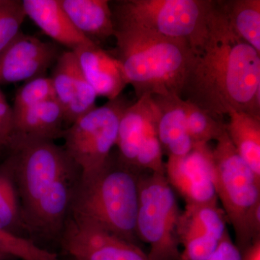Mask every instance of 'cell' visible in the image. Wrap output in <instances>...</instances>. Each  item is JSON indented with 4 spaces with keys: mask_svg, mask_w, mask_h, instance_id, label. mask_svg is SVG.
<instances>
[{
    "mask_svg": "<svg viewBox=\"0 0 260 260\" xmlns=\"http://www.w3.org/2000/svg\"><path fill=\"white\" fill-rule=\"evenodd\" d=\"M181 98L222 121L231 110L260 116V54L234 32L218 0L192 49Z\"/></svg>",
    "mask_w": 260,
    "mask_h": 260,
    "instance_id": "cell-1",
    "label": "cell"
},
{
    "mask_svg": "<svg viewBox=\"0 0 260 260\" xmlns=\"http://www.w3.org/2000/svg\"><path fill=\"white\" fill-rule=\"evenodd\" d=\"M8 152L29 237L60 239L81 177L79 167L51 140H15Z\"/></svg>",
    "mask_w": 260,
    "mask_h": 260,
    "instance_id": "cell-2",
    "label": "cell"
},
{
    "mask_svg": "<svg viewBox=\"0 0 260 260\" xmlns=\"http://www.w3.org/2000/svg\"><path fill=\"white\" fill-rule=\"evenodd\" d=\"M116 49L126 84L137 99L149 95L181 97L192 50L184 41L132 27L115 26Z\"/></svg>",
    "mask_w": 260,
    "mask_h": 260,
    "instance_id": "cell-3",
    "label": "cell"
},
{
    "mask_svg": "<svg viewBox=\"0 0 260 260\" xmlns=\"http://www.w3.org/2000/svg\"><path fill=\"white\" fill-rule=\"evenodd\" d=\"M140 174L111 156L100 170L80 177L70 216L136 244Z\"/></svg>",
    "mask_w": 260,
    "mask_h": 260,
    "instance_id": "cell-4",
    "label": "cell"
},
{
    "mask_svg": "<svg viewBox=\"0 0 260 260\" xmlns=\"http://www.w3.org/2000/svg\"><path fill=\"white\" fill-rule=\"evenodd\" d=\"M213 3V0H121L111 8L114 27H132L184 41L192 50L204 37Z\"/></svg>",
    "mask_w": 260,
    "mask_h": 260,
    "instance_id": "cell-5",
    "label": "cell"
},
{
    "mask_svg": "<svg viewBox=\"0 0 260 260\" xmlns=\"http://www.w3.org/2000/svg\"><path fill=\"white\" fill-rule=\"evenodd\" d=\"M136 220L138 239L150 246V260H179L177 225L181 211L165 174L140 173Z\"/></svg>",
    "mask_w": 260,
    "mask_h": 260,
    "instance_id": "cell-6",
    "label": "cell"
},
{
    "mask_svg": "<svg viewBox=\"0 0 260 260\" xmlns=\"http://www.w3.org/2000/svg\"><path fill=\"white\" fill-rule=\"evenodd\" d=\"M216 143L212 148L215 191L241 251L249 245L246 225L251 212L260 204V178L241 158L226 131Z\"/></svg>",
    "mask_w": 260,
    "mask_h": 260,
    "instance_id": "cell-7",
    "label": "cell"
},
{
    "mask_svg": "<svg viewBox=\"0 0 260 260\" xmlns=\"http://www.w3.org/2000/svg\"><path fill=\"white\" fill-rule=\"evenodd\" d=\"M132 103L122 94L82 116L64 130V148L77 164L81 177L98 172L117 143L119 123Z\"/></svg>",
    "mask_w": 260,
    "mask_h": 260,
    "instance_id": "cell-8",
    "label": "cell"
},
{
    "mask_svg": "<svg viewBox=\"0 0 260 260\" xmlns=\"http://www.w3.org/2000/svg\"><path fill=\"white\" fill-rule=\"evenodd\" d=\"M118 160L136 172L165 174L152 97L145 95L126 108L119 123Z\"/></svg>",
    "mask_w": 260,
    "mask_h": 260,
    "instance_id": "cell-9",
    "label": "cell"
},
{
    "mask_svg": "<svg viewBox=\"0 0 260 260\" xmlns=\"http://www.w3.org/2000/svg\"><path fill=\"white\" fill-rule=\"evenodd\" d=\"M59 240L70 260H150L137 244L73 217L67 220Z\"/></svg>",
    "mask_w": 260,
    "mask_h": 260,
    "instance_id": "cell-10",
    "label": "cell"
},
{
    "mask_svg": "<svg viewBox=\"0 0 260 260\" xmlns=\"http://www.w3.org/2000/svg\"><path fill=\"white\" fill-rule=\"evenodd\" d=\"M165 176L186 204H218L213 154L209 145L194 143L186 155L168 157Z\"/></svg>",
    "mask_w": 260,
    "mask_h": 260,
    "instance_id": "cell-11",
    "label": "cell"
},
{
    "mask_svg": "<svg viewBox=\"0 0 260 260\" xmlns=\"http://www.w3.org/2000/svg\"><path fill=\"white\" fill-rule=\"evenodd\" d=\"M226 216L218 204H186L181 212L177 236L179 260H208L227 232Z\"/></svg>",
    "mask_w": 260,
    "mask_h": 260,
    "instance_id": "cell-12",
    "label": "cell"
},
{
    "mask_svg": "<svg viewBox=\"0 0 260 260\" xmlns=\"http://www.w3.org/2000/svg\"><path fill=\"white\" fill-rule=\"evenodd\" d=\"M61 52L54 43L19 32L0 52V85L46 76Z\"/></svg>",
    "mask_w": 260,
    "mask_h": 260,
    "instance_id": "cell-13",
    "label": "cell"
},
{
    "mask_svg": "<svg viewBox=\"0 0 260 260\" xmlns=\"http://www.w3.org/2000/svg\"><path fill=\"white\" fill-rule=\"evenodd\" d=\"M73 52L82 73L98 96L111 101L121 95L127 84L115 56L95 43L81 46Z\"/></svg>",
    "mask_w": 260,
    "mask_h": 260,
    "instance_id": "cell-14",
    "label": "cell"
},
{
    "mask_svg": "<svg viewBox=\"0 0 260 260\" xmlns=\"http://www.w3.org/2000/svg\"><path fill=\"white\" fill-rule=\"evenodd\" d=\"M157 132L162 153L180 157L191 151L194 143L186 125V102L177 95H153Z\"/></svg>",
    "mask_w": 260,
    "mask_h": 260,
    "instance_id": "cell-15",
    "label": "cell"
},
{
    "mask_svg": "<svg viewBox=\"0 0 260 260\" xmlns=\"http://www.w3.org/2000/svg\"><path fill=\"white\" fill-rule=\"evenodd\" d=\"M25 14L44 34L68 50L93 43L80 34L61 8L60 0H22Z\"/></svg>",
    "mask_w": 260,
    "mask_h": 260,
    "instance_id": "cell-16",
    "label": "cell"
},
{
    "mask_svg": "<svg viewBox=\"0 0 260 260\" xmlns=\"http://www.w3.org/2000/svg\"><path fill=\"white\" fill-rule=\"evenodd\" d=\"M63 124L64 109L55 98H52L13 116V141L18 139L54 141L62 138Z\"/></svg>",
    "mask_w": 260,
    "mask_h": 260,
    "instance_id": "cell-17",
    "label": "cell"
},
{
    "mask_svg": "<svg viewBox=\"0 0 260 260\" xmlns=\"http://www.w3.org/2000/svg\"><path fill=\"white\" fill-rule=\"evenodd\" d=\"M60 3L73 25L89 40L98 44L114 37L115 27L110 2L60 0Z\"/></svg>",
    "mask_w": 260,
    "mask_h": 260,
    "instance_id": "cell-18",
    "label": "cell"
},
{
    "mask_svg": "<svg viewBox=\"0 0 260 260\" xmlns=\"http://www.w3.org/2000/svg\"><path fill=\"white\" fill-rule=\"evenodd\" d=\"M225 131L237 153L260 178V116L231 110Z\"/></svg>",
    "mask_w": 260,
    "mask_h": 260,
    "instance_id": "cell-19",
    "label": "cell"
},
{
    "mask_svg": "<svg viewBox=\"0 0 260 260\" xmlns=\"http://www.w3.org/2000/svg\"><path fill=\"white\" fill-rule=\"evenodd\" d=\"M0 232L29 239L9 156L0 164Z\"/></svg>",
    "mask_w": 260,
    "mask_h": 260,
    "instance_id": "cell-20",
    "label": "cell"
},
{
    "mask_svg": "<svg viewBox=\"0 0 260 260\" xmlns=\"http://www.w3.org/2000/svg\"><path fill=\"white\" fill-rule=\"evenodd\" d=\"M231 28L260 54L259 0H218Z\"/></svg>",
    "mask_w": 260,
    "mask_h": 260,
    "instance_id": "cell-21",
    "label": "cell"
},
{
    "mask_svg": "<svg viewBox=\"0 0 260 260\" xmlns=\"http://www.w3.org/2000/svg\"><path fill=\"white\" fill-rule=\"evenodd\" d=\"M53 68L50 78L54 98L60 104L65 114L74 98L79 70L74 52L62 51Z\"/></svg>",
    "mask_w": 260,
    "mask_h": 260,
    "instance_id": "cell-22",
    "label": "cell"
},
{
    "mask_svg": "<svg viewBox=\"0 0 260 260\" xmlns=\"http://www.w3.org/2000/svg\"><path fill=\"white\" fill-rule=\"evenodd\" d=\"M186 102V125L189 136L194 143L208 144L225 132L223 121L215 119L209 113Z\"/></svg>",
    "mask_w": 260,
    "mask_h": 260,
    "instance_id": "cell-23",
    "label": "cell"
},
{
    "mask_svg": "<svg viewBox=\"0 0 260 260\" xmlns=\"http://www.w3.org/2000/svg\"><path fill=\"white\" fill-rule=\"evenodd\" d=\"M0 251L22 260H56L54 253L38 245L34 241L0 232Z\"/></svg>",
    "mask_w": 260,
    "mask_h": 260,
    "instance_id": "cell-24",
    "label": "cell"
},
{
    "mask_svg": "<svg viewBox=\"0 0 260 260\" xmlns=\"http://www.w3.org/2000/svg\"><path fill=\"white\" fill-rule=\"evenodd\" d=\"M54 98L50 77L42 76L25 82L18 88L13 109V116L28 108Z\"/></svg>",
    "mask_w": 260,
    "mask_h": 260,
    "instance_id": "cell-25",
    "label": "cell"
},
{
    "mask_svg": "<svg viewBox=\"0 0 260 260\" xmlns=\"http://www.w3.org/2000/svg\"><path fill=\"white\" fill-rule=\"evenodd\" d=\"M25 18L21 1L0 0V52L18 35Z\"/></svg>",
    "mask_w": 260,
    "mask_h": 260,
    "instance_id": "cell-26",
    "label": "cell"
},
{
    "mask_svg": "<svg viewBox=\"0 0 260 260\" xmlns=\"http://www.w3.org/2000/svg\"><path fill=\"white\" fill-rule=\"evenodd\" d=\"M13 138V109L5 99L0 101V154L9 151Z\"/></svg>",
    "mask_w": 260,
    "mask_h": 260,
    "instance_id": "cell-27",
    "label": "cell"
},
{
    "mask_svg": "<svg viewBox=\"0 0 260 260\" xmlns=\"http://www.w3.org/2000/svg\"><path fill=\"white\" fill-rule=\"evenodd\" d=\"M240 251L232 242L228 231L219 244L218 249L208 260H241Z\"/></svg>",
    "mask_w": 260,
    "mask_h": 260,
    "instance_id": "cell-28",
    "label": "cell"
},
{
    "mask_svg": "<svg viewBox=\"0 0 260 260\" xmlns=\"http://www.w3.org/2000/svg\"><path fill=\"white\" fill-rule=\"evenodd\" d=\"M240 252L241 260H260V238L253 241Z\"/></svg>",
    "mask_w": 260,
    "mask_h": 260,
    "instance_id": "cell-29",
    "label": "cell"
},
{
    "mask_svg": "<svg viewBox=\"0 0 260 260\" xmlns=\"http://www.w3.org/2000/svg\"><path fill=\"white\" fill-rule=\"evenodd\" d=\"M8 258H10V256H8L7 254H4V253L0 251V260H5L8 259Z\"/></svg>",
    "mask_w": 260,
    "mask_h": 260,
    "instance_id": "cell-30",
    "label": "cell"
},
{
    "mask_svg": "<svg viewBox=\"0 0 260 260\" xmlns=\"http://www.w3.org/2000/svg\"><path fill=\"white\" fill-rule=\"evenodd\" d=\"M4 99H5V95L2 92V90H0V101L4 100Z\"/></svg>",
    "mask_w": 260,
    "mask_h": 260,
    "instance_id": "cell-31",
    "label": "cell"
}]
</instances>
